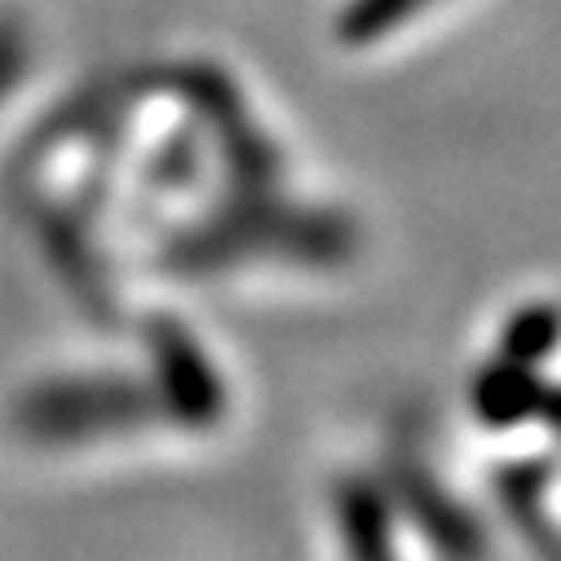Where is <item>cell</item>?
Here are the masks:
<instances>
[{
	"label": "cell",
	"instance_id": "cell-1",
	"mask_svg": "<svg viewBox=\"0 0 561 561\" xmlns=\"http://www.w3.org/2000/svg\"><path fill=\"white\" fill-rule=\"evenodd\" d=\"M500 358H513L530 371L548 367L552 376L561 367V301L539 297V301L517 306L500 328Z\"/></svg>",
	"mask_w": 561,
	"mask_h": 561
}]
</instances>
